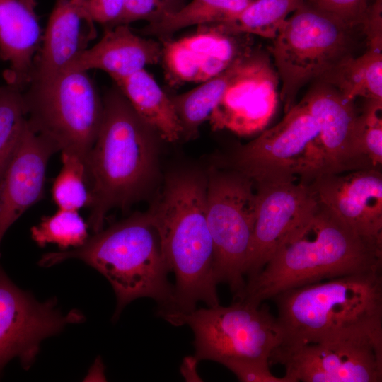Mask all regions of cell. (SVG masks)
<instances>
[{"label":"cell","instance_id":"cell-1","mask_svg":"<svg viewBox=\"0 0 382 382\" xmlns=\"http://www.w3.org/2000/svg\"><path fill=\"white\" fill-rule=\"evenodd\" d=\"M207 174L184 168L168 174L147 210L170 272L172 299L159 316L173 325L195 308L219 304L214 274V249L207 221Z\"/></svg>","mask_w":382,"mask_h":382},{"label":"cell","instance_id":"cell-2","mask_svg":"<svg viewBox=\"0 0 382 382\" xmlns=\"http://www.w3.org/2000/svg\"><path fill=\"white\" fill-rule=\"evenodd\" d=\"M103 112L86 169L91 192L88 227L103 228L108 213L146 197L159 175L158 134L116 88L103 99Z\"/></svg>","mask_w":382,"mask_h":382},{"label":"cell","instance_id":"cell-3","mask_svg":"<svg viewBox=\"0 0 382 382\" xmlns=\"http://www.w3.org/2000/svg\"><path fill=\"white\" fill-rule=\"evenodd\" d=\"M303 226L246 280L238 300L261 304L286 290L349 274L382 271V245L357 233L319 201Z\"/></svg>","mask_w":382,"mask_h":382},{"label":"cell","instance_id":"cell-4","mask_svg":"<svg viewBox=\"0 0 382 382\" xmlns=\"http://www.w3.org/2000/svg\"><path fill=\"white\" fill-rule=\"evenodd\" d=\"M69 259L81 260L108 280L117 299L114 318L139 298L153 299L158 304V311L171 301L170 272L147 211L136 212L93 233L79 247L47 253L38 264L51 267Z\"/></svg>","mask_w":382,"mask_h":382},{"label":"cell","instance_id":"cell-5","mask_svg":"<svg viewBox=\"0 0 382 382\" xmlns=\"http://www.w3.org/2000/svg\"><path fill=\"white\" fill-rule=\"evenodd\" d=\"M272 299L284 335L279 347H297L382 327L381 271L304 285Z\"/></svg>","mask_w":382,"mask_h":382},{"label":"cell","instance_id":"cell-6","mask_svg":"<svg viewBox=\"0 0 382 382\" xmlns=\"http://www.w3.org/2000/svg\"><path fill=\"white\" fill-rule=\"evenodd\" d=\"M22 91L27 121L37 133L86 165L103 118V103L88 71L65 69Z\"/></svg>","mask_w":382,"mask_h":382},{"label":"cell","instance_id":"cell-7","mask_svg":"<svg viewBox=\"0 0 382 382\" xmlns=\"http://www.w3.org/2000/svg\"><path fill=\"white\" fill-rule=\"evenodd\" d=\"M354 30L306 1L284 21L270 50L282 83L279 99L285 113L304 85L354 55Z\"/></svg>","mask_w":382,"mask_h":382},{"label":"cell","instance_id":"cell-8","mask_svg":"<svg viewBox=\"0 0 382 382\" xmlns=\"http://www.w3.org/2000/svg\"><path fill=\"white\" fill-rule=\"evenodd\" d=\"M207 221L214 249V274L238 300L245 284V267L256 215V190L246 175L228 167L207 173Z\"/></svg>","mask_w":382,"mask_h":382},{"label":"cell","instance_id":"cell-9","mask_svg":"<svg viewBox=\"0 0 382 382\" xmlns=\"http://www.w3.org/2000/svg\"><path fill=\"white\" fill-rule=\"evenodd\" d=\"M319 125L300 101L273 127L236 147L222 166L254 183L296 180L310 183L320 174Z\"/></svg>","mask_w":382,"mask_h":382},{"label":"cell","instance_id":"cell-10","mask_svg":"<svg viewBox=\"0 0 382 382\" xmlns=\"http://www.w3.org/2000/svg\"><path fill=\"white\" fill-rule=\"evenodd\" d=\"M183 325L193 332L196 361L222 364L239 358L270 361L284 338L277 318L267 306L241 300L227 306L195 308L180 316L175 326Z\"/></svg>","mask_w":382,"mask_h":382},{"label":"cell","instance_id":"cell-11","mask_svg":"<svg viewBox=\"0 0 382 382\" xmlns=\"http://www.w3.org/2000/svg\"><path fill=\"white\" fill-rule=\"evenodd\" d=\"M270 361L284 365L291 382H380L382 327L297 347H278Z\"/></svg>","mask_w":382,"mask_h":382},{"label":"cell","instance_id":"cell-12","mask_svg":"<svg viewBox=\"0 0 382 382\" xmlns=\"http://www.w3.org/2000/svg\"><path fill=\"white\" fill-rule=\"evenodd\" d=\"M57 304L55 298L40 302L18 288L0 264V375L14 358L24 369H29L43 340L69 324L84 320L80 311L74 309L65 314Z\"/></svg>","mask_w":382,"mask_h":382},{"label":"cell","instance_id":"cell-13","mask_svg":"<svg viewBox=\"0 0 382 382\" xmlns=\"http://www.w3.org/2000/svg\"><path fill=\"white\" fill-rule=\"evenodd\" d=\"M279 81L269 54L251 47L234 62L228 85L208 120L212 129L239 136L262 131L277 110Z\"/></svg>","mask_w":382,"mask_h":382},{"label":"cell","instance_id":"cell-14","mask_svg":"<svg viewBox=\"0 0 382 382\" xmlns=\"http://www.w3.org/2000/svg\"><path fill=\"white\" fill-rule=\"evenodd\" d=\"M254 183L256 215L246 280L255 276L280 245L310 220L320 203L310 184L301 180Z\"/></svg>","mask_w":382,"mask_h":382},{"label":"cell","instance_id":"cell-15","mask_svg":"<svg viewBox=\"0 0 382 382\" xmlns=\"http://www.w3.org/2000/svg\"><path fill=\"white\" fill-rule=\"evenodd\" d=\"M301 101L319 125L320 175L374 168L361 148L359 114L354 100L347 99L332 85L317 80Z\"/></svg>","mask_w":382,"mask_h":382},{"label":"cell","instance_id":"cell-16","mask_svg":"<svg viewBox=\"0 0 382 382\" xmlns=\"http://www.w3.org/2000/svg\"><path fill=\"white\" fill-rule=\"evenodd\" d=\"M247 34H230L212 25L177 40H161L165 78L171 86L202 83L220 74L251 48Z\"/></svg>","mask_w":382,"mask_h":382},{"label":"cell","instance_id":"cell-17","mask_svg":"<svg viewBox=\"0 0 382 382\" xmlns=\"http://www.w3.org/2000/svg\"><path fill=\"white\" fill-rule=\"evenodd\" d=\"M309 184L318 200L357 233L382 245L381 168L322 174Z\"/></svg>","mask_w":382,"mask_h":382},{"label":"cell","instance_id":"cell-18","mask_svg":"<svg viewBox=\"0 0 382 382\" xmlns=\"http://www.w3.org/2000/svg\"><path fill=\"white\" fill-rule=\"evenodd\" d=\"M28 121L18 146L0 179V244L12 224L44 194L46 169L58 152Z\"/></svg>","mask_w":382,"mask_h":382},{"label":"cell","instance_id":"cell-19","mask_svg":"<svg viewBox=\"0 0 382 382\" xmlns=\"http://www.w3.org/2000/svg\"><path fill=\"white\" fill-rule=\"evenodd\" d=\"M86 3L87 0L55 1L31 81L47 79L66 69L96 37V22Z\"/></svg>","mask_w":382,"mask_h":382},{"label":"cell","instance_id":"cell-20","mask_svg":"<svg viewBox=\"0 0 382 382\" xmlns=\"http://www.w3.org/2000/svg\"><path fill=\"white\" fill-rule=\"evenodd\" d=\"M35 0H0V58L6 84L23 91L32 79L43 32Z\"/></svg>","mask_w":382,"mask_h":382},{"label":"cell","instance_id":"cell-21","mask_svg":"<svg viewBox=\"0 0 382 382\" xmlns=\"http://www.w3.org/2000/svg\"><path fill=\"white\" fill-rule=\"evenodd\" d=\"M161 56V42L140 37L128 25L120 24L106 28L102 38L80 54L66 69H99L114 80L158 63Z\"/></svg>","mask_w":382,"mask_h":382},{"label":"cell","instance_id":"cell-22","mask_svg":"<svg viewBox=\"0 0 382 382\" xmlns=\"http://www.w3.org/2000/svg\"><path fill=\"white\" fill-rule=\"evenodd\" d=\"M113 81L137 114L162 140L173 143L183 137L170 97L145 69Z\"/></svg>","mask_w":382,"mask_h":382},{"label":"cell","instance_id":"cell-23","mask_svg":"<svg viewBox=\"0 0 382 382\" xmlns=\"http://www.w3.org/2000/svg\"><path fill=\"white\" fill-rule=\"evenodd\" d=\"M319 80L334 86L348 100L363 97L382 101V47H367L364 54L342 59Z\"/></svg>","mask_w":382,"mask_h":382},{"label":"cell","instance_id":"cell-24","mask_svg":"<svg viewBox=\"0 0 382 382\" xmlns=\"http://www.w3.org/2000/svg\"><path fill=\"white\" fill-rule=\"evenodd\" d=\"M252 1L192 0L160 20L149 23L141 33L163 40L189 26L226 22L238 15Z\"/></svg>","mask_w":382,"mask_h":382},{"label":"cell","instance_id":"cell-25","mask_svg":"<svg viewBox=\"0 0 382 382\" xmlns=\"http://www.w3.org/2000/svg\"><path fill=\"white\" fill-rule=\"evenodd\" d=\"M305 2L306 0H253L233 18L209 25L230 34L255 35L273 40L289 15Z\"/></svg>","mask_w":382,"mask_h":382},{"label":"cell","instance_id":"cell-26","mask_svg":"<svg viewBox=\"0 0 382 382\" xmlns=\"http://www.w3.org/2000/svg\"><path fill=\"white\" fill-rule=\"evenodd\" d=\"M234 62L216 76L170 99L183 127V137L191 139L221 99L233 69Z\"/></svg>","mask_w":382,"mask_h":382},{"label":"cell","instance_id":"cell-27","mask_svg":"<svg viewBox=\"0 0 382 382\" xmlns=\"http://www.w3.org/2000/svg\"><path fill=\"white\" fill-rule=\"evenodd\" d=\"M88 225L78 211L59 209L31 228V238L40 247L57 245L61 250L82 245L89 238Z\"/></svg>","mask_w":382,"mask_h":382},{"label":"cell","instance_id":"cell-28","mask_svg":"<svg viewBox=\"0 0 382 382\" xmlns=\"http://www.w3.org/2000/svg\"><path fill=\"white\" fill-rule=\"evenodd\" d=\"M27 124L22 91L0 87V179L10 162Z\"/></svg>","mask_w":382,"mask_h":382},{"label":"cell","instance_id":"cell-29","mask_svg":"<svg viewBox=\"0 0 382 382\" xmlns=\"http://www.w3.org/2000/svg\"><path fill=\"white\" fill-rule=\"evenodd\" d=\"M61 154L62 167L52 184V199L59 209L79 211L91 202L86 165L72 154Z\"/></svg>","mask_w":382,"mask_h":382},{"label":"cell","instance_id":"cell-30","mask_svg":"<svg viewBox=\"0 0 382 382\" xmlns=\"http://www.w3.org/2000/svg\"><path fill=\"white\" fill-rule=\"evenodd\" d=\"M382 101L369 100L359 115V141L374 168L382 165Z\"/></svg>","mask_w":382,"mask_h":382},{"label":"cell","instance_id":"cell-31","mask_svg":"<svg viewBox=\"0 0 382 382\" xmlns=\"http://www.w3.org/2000/svg\"><path fill=\"white\" fill-rule=\"evenodd\" d=\"M183 5V0H126L117 25H128L138 21L155 22Z\"/></svg>","mask_w":382,"mask_h":382},{"label":"cell","instance_id":"cell-32","mask_svg":"<svg viewBox=\"0 0 382 382\" xmlns=\"http://www.w3.org/2000/svg\"><path fill=\"white\" fill-rule=\"evenodd\" d=\"M311 6L331 14L352 28H361L368 11V0H306Z\"/></svg>","mask_w":382,"mask_h":382},{"label":"cell","instance_id":"cell-33","mask_svg":"<svg viewBox=\"0 0 382 382\" xmlns=\"http://www.w3.org/2000/svg\"><path fill=\"white\" fill-rule=\"evenodd\" d=\"M266 358L231 359L221 364L233 372L242 382H291L286 375L277 377L272 374Z\"/></svg>","mask_w":382,"mask_h":382},{"label":"cell","instance_id":"cell-34","mask_svg":"<svg viewBox=\"0 0 382 382\" xmlns=\"http://www.w3.org/2000/svg\"><path fill=\"white\" fill-rule=\"evenodd\" d=\"M126 0H87V10L98 23L110 28L116 25L122 16Z\"/></svg>","mask_w":382,"mask_h":382},{"label":"cell","instance_id":"cell-35","mask_svg":"<svg viewBox=\"0 0 382 382\" xmlns=\"http://www.w3.org/2000/svg\"><path fill=\"white\" fill-rule=\"evenodd\" d=\"M361 30L367 47H382V0H374L369 4Z\"/></svg>","mask_w":382,"mask_h":382}]
</instances>
